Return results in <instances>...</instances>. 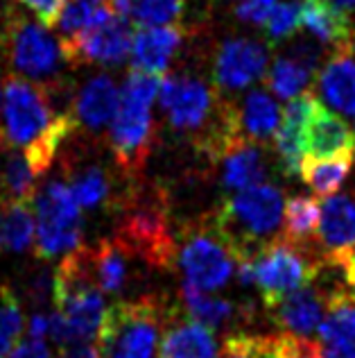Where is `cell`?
Returning <instances> with one entry per match:
<instances>
[{"label": "cell", "instance_id": "1", "mask_svg": "<svg viewBox=\"0 0 355 358\" xmlns=\"http://www.w3.org/2000/svg\"><path fill=\"white\" fill-rule=\"evenodd\" d=\"M0 62L14 75L41 87L54 89L66 82L61 69L68 62L61 41L45 25L27 18L16 5H5L0 14Z\"/></svg>", "mask_w": 355, "mask_h": 358}, {"label": "cell", "instance_id": "2", "mask_svg": "<svg viewBox=\"0 0 355 358\" xmlns=\"http://www.w3.org/2000/svg\"><path fill=\"white\" fill-rule=\"evenodd\" d=\"M156 75L141 71H129L120 89V102L114 120L109 127V148L114 152L116 164L127 175L143 171L154 143V118L152 105L158 98Z\"/></svg>", "mask_w": 355, "mask_h": 358}, {"label": "cell", "instance_id": "3", "mask_svg": "<svg viewBox=\"0 0 355 358\" xmlns=\"http://www.w3.org/2000/svg\"><path fill=\"white\" fill-rule=\"evenodd\" d=\"M283 209L285 202L281 191L276 186L258 184L229 197L215 213L213 222L238 259H256L269 238L274 241Z\"/></svg>", "mask_w": 355, "mask_h": 358}, {"label": "cell", "instance_id": "4", "mask_svg": "<svg viewBox=\"0 0 355 358\" xmlns=\"http://www.w3.org/2000/svg\"><path fill=\"white\" fill-rule=\"evenodd\" d=\"M114 238H118L134 259L154 268H170L176 250L167 206L158 188H138L125 197Z\"/></svg>", "mask_w": 355, "mask_h": 358}, {"label": "cell", "instance_id": "5", "mask_svg": "<svg viewBox=\"0 0 355 358\" xmlns=\"http://www.w3.org/2000/svg\"><path fill=\"white\" fill-rule=\"evenodd\" d=\"M163 322L165 317L158 299L118 301L107 308L98 338L102 358H156Z\"/></svg>", "mask_w": 355, "mask_h": 358}, {"label": "cell", "instance_id": "6", "mask_svg": "<svg viewBox=\"0 0 355 358\" xmlns=\"http://www.w3.org/2000/svg\"><path fill=\"white\" fill-rule=\"evenodd\" d=\"M32 211L36 220L34 254L39 261L68 257L82 248V209L63 179H50L36 191Z\"/></svg>", "mask_w": 355, "mask_h": 358}, {"label": "cell", "instance_id": "7", "mask_svg": "<svg viewBox=\"0 0 355 358\" xmlns=\"http://www.w3.org/2000/svg\"><path fill=\"white\" fill-rule=\"evenodd\" d=\"M315 266L317 259L308 257L301 243H292L285 236L269 241L254 259L256 286L267 308L310 284Z\"/></svg>", "mask_w": 355, "mask_h": 358}, {"label": "cell", "instance_id": "8", "mask_svg": "<svg viewBox=\"0 0 355 358\" xmlns=\"http://www.w3.org/2000/svg\"><path fill=\"white\" fill-rule=\"evenodd\" d=\"M236 252L213 224H199L183 234L179 248V266L186 284L199 290H220L236 270Z\"/></svg>", "mask_w": 355, "mask_h": 358}, {"label": "cell", "instance_id": "9", "mask_svg": "<svg viewBox=\"0 0 355 358\" xmlns=\"http://www.w3.org/2000/svg\"><path fill=\"white\" fill-rule=\"evenodd\" d=\"M132 27L125 16L111 14L105 23L91 27L89 32L75 36L70 41H61L63 57L70 66L80 64H102L118 66L132 52Z\"/></svg>", "mask_w": 355, "mask_h": 358}, {"label": "cell", "instance_id": "10", "mask_svg": "<svg viewBox=\"0 0 355 358\" xmlns=\"http://www.w3.org/2000/svg\"><path fill=\"white\" fill-rule=\"evenodd\" d=\"M269 52L254 39H229L220 45L213 78L224 91H238L260 80L267 71Z\"/></svg>", "mask_w": 355, "mask_h": 358}, {"label": "cell", "instance_id": "11", "mask_svg": "<svg viewBox=\"0 0 355 358\" xmlns=\"http://www.w3.org/2000/svg\"><path fill=\"white\" fill-rule=\"evenodd\" d=\"M331 159H355V131L344 118L319 105L305 127L303 162Z\"/></svg>", "mask_w": 355, "mask_h": 358}, {"label": "cell", "instance_id": "12", "mask_svg": "<svg viewBox=\"0 0 355 358\" xmlns=\"http://www.w3.org/2000/svg\"><path fill=\"white\" fill-rule=\"evenodd\" d=\"M319 105L322 102L315 98V93H301L294 100H289L283 109L281 125H278L274 134V148L278 155V164H281V171L287 177L301 173L305 127Z\"/></svg>", "mask_w": 355, "mask_h": 358}, {"label": "cell", "instance_id": "13", "mask_svg": "<svg viewBox=\"0 0 355 358\" xmlns=\"http://www.w3.org/2000/svg\"><path fill=\"white\" fill-rule=\"evenodd\" d=\"M118 102L120 93L109 75L91 78L73 96L70 116L75 127L86 129L91 134H98V131L111 127V120L118 111Z\"/></svg>", "mask_w": 355, "mask_h": 358}, {"label": "cell", "instance_id": "14", "mask_svg": "<svg viewBox=\"0 0 355 358\" xmlns=\"http://www.w3.org/2000/svg\"><path fill=\"white\" fill-rule=\"evenodd\" d=\"M183 43V32L176 25L138 27L132 36V66L147 75H163Z\"/></svg>", "mask_w": 355, "mask_h": 358}, {"label": "cell", "instance_id": "15", "mask_svg": "<svg viewBox=\"0 0 355 358\" xmlns=\"http://www.w3.org/2000/svg\"><path fill=\"white\" fill-rule=\"evenodd\" d=\"M322 52L315 43H296L283 57H276L267 73V84L278 98L294 100L310 84Z\"/></svg>", "mask_w": 355, "mask_h": 358}, {"label": "cell", "instance_id": "16", "mask_svg": "<svg viewBox=\"0 0 355 358\" xmlns=\"http://www.w3.org/2000/svg\"><path fill=\"white\" fill-rule=\"evenodd\" d=\"M317 238L324 254H355V200L351 195H333L322 204Z\"/></svg>", "mask_w": 355, "mask_h": 358}, {"label": "cell", "instance_id": "17", "mask_svg": "<svg viewBox=\"0 0 355 358\" xmlns=\"http://www.w3.org/2000/svg\"><path fill=\"white\" fill-rule=\"evenodd\" d=\"M222 162V184L229 191H245V188L263 184L267 175L265 155L256 143L245 138H236L222 150L218 157Z\"/></svg>", "mask_w": 355, "mask_h": 358}, {"label": "cell", "instance_id": "18", "mask_svg": "<svg viewBox=\"0 0 355 358\" xmlns=\"http://www.w3.org/2000/svg\"><path fill=\"white\" fill-rule=\"evenodd\" d=\"M269 310H272V320L285 334L308 338L319 329L326 315V301L308 284L301 290H296V293L287 295Z\"/></svg>", "mask_w": 355, "mask_h": 358}, {"label": "cell", "instance_id": "19", "mask_svg": "<svg viewBox=\"0 0 355 358\" xmlns=\"http://www.w3.org/2000/svg\"><path fill=\"white\" fill-rule=\"evenodd\" d=\"M301 23L305 30L335 50L353 48V27L349 16L340 14L328 0H301Z\"/></svg>", "mask_w": 355, "mask_h": 358}, {"label": "cell", "instance_id": "20", "mask_svg": "<svg viewBox=\"0 0 355 358\" xmlns=\"http://www.w3.org/2000/svg\"><path fill=\"white\" fill-rule=\"evenodd\" d=\"M278 125H281V109L265 91L247 93L242 98V105L236 107L238 134L245 141H251V143L274 136Z\"/></svg>", "mask_w": 355, "mask_h": 358}, {"label": "cell", "instance_id": "21", "mask_svg": "<svg viewBox=\"0 0 355 358\" xmlns=\"http://www.w3.org/2000/svg\"><path fill=\"white\" fill-rule=\"evenodd\" d=\"M319 91L331 107L355 120V59L351 50L335 52L319 73Z\"/></svg>", "mask_w": 355, "mask_h": 358}, {"label": "cell", "instance_id": "22", "mask_svg": "<svg viewBox=\"0 0 355 358\" xmlns=\"http://www.w3.org/2000/svg\"><path fill=\"white\" fill-rule=\"evenodd\" d=\"M91 270L98 288L107 295H118L129 281V259H134L118 238H105L89 248Z\"/></svg>", "mask_w": 355, "mask_h": 358}, {"label": "cell", "instance_id": "23", "mask_svg": "<svg viewBox=\"0 0 355 358\" xmlns=\"http://www.w3.org/2000/svg\"><path fill=\"white\" fill-rule=\"evenodd\" d=\"M39 175L23 150L9 148L0 141V202H30L36 195Z\"/></svg>", "mask_w": 355, "mask_h": 358}, {"label": "cell", "instance_id": "24", "mask_svg": "<svg viewBox=\"0 0 355 358\" xmlns=\"http://www.w3.org/2000/svg\"><path fill=\"white\" fill-rule=\"evenodd\" d=\"M158 358H220V354L211 329L195 320H179L165 331Z\"/></svg>", "mask_w": 355, "mask_h": 358}, {"label": "cell", "instance_id": "25", "mask_svg": "<svg viewBox=\"0 0 355 358\" xmlns=\"http://www.w3.org/2000/svg\"><path fill=\"white\" fill-rule=\"evenodd\" d=\"M66 184L73 191L80 209L96 211L102 209L111 197V179L107 171L98 164H66Z\"/></svg>", "mask_w": 355, "mask_h": 358}, {"label": "cell", "instance_id": "26", "mask_svg": "<svg viewBox=\"0 0 355 358\" xmlns=\"http://www.w3.org/2000/svg\"><path fill=\"white\" fill-rule=\"evenodd\" d=\"M30 202H0V257L21 254L34 243L36 220Z\"/></svg>", "mask_w": 355, "mask_h": 358}, {"label": "cell", "instance_id": "27", "mask_svg": "<svg viewBox=\"0 0 355 358\" xmlns=\"http://www.w3.org/2000/svg\"><path fill=\"white\" fill-rule=\"evenodd\" d=\"M181 299L186 310L192 315L195 322L204 324L211 331H218V329L231 324L233 320L238 317V308L231 304L227 299L220 297H211L204 290L195 288L190 284L181 286Z\"/></svg>", "mask_w": 355, "mask_h": 358}, {"label": "cell", "instance_id": "28", "mask_svg": "<svg viewBox=\"0 0 355 358\" xmlns=\"http://www.w3.org/2000/svg\"><path fill=\"white\" fill-rule=\"evenodd\" d=\"M111 14H116L107 3L98 0H68L57 21L59 39L70 41L75 36L89 32L91 27L105 23Z\"/></svg>", "mask_w": 355, "mask_h": 358}, {"label": "cell", "instance_id": "29", "mask_svg": "<svg viewBox=\"0 0 355 358\" xmlns=\"http://www.w3.org/2000/svg\"><path fill=\"white\" fill-rule=\"evenodd\" d=\"M322 218V204L305 195H294L285 202L283 209V222L285 231L283 236L292 243H303L319 229Z\"/></svg>", "mask_w": 355, "mask_h": 358}, {"label": "cell", "instance_id": "30", "mask_svg": "<svg viewBox=\"0 0 355 358\" xmlns=\"http://www.w3.org/2000/svg\"><path fill=\"white\" fill-rule=\"evenodd\" d=\"M25 320H23V304L18 299L14 286H0V358H9L21 343Z\"/></svg>", "mask_w": 355, "mask_h": 358}, {"label": "cell", "instance_id": "31", "mask_svg": "<svg viewBox=\"0 0 355 358\" xmlns=\"http://www.w3.org/2000/svg\"><path fill=\"white\" fill-rule=\"evenodd\" d=\"M353 168V159H331V162H303L301 177L317 195L331 197L347 182Z\"/></svg>", "mask_w": 355, "mask_h": 358}, {"label": "cell", "instance_id": "32", "mask_svg": "<svg viewBox=\"0 0 355 358\" xmlns=\"http://www.w3.org/2000/svg\"><path fill=\"white\" fill-rule=\"evenodd\" d=\"M319 336L328 347H355V301H340L326 308Z\"/></svg>", "mask_w": 355, "mask_h": 358}, {"label": "cell", "instance_id": "33", "mask_svg": "<svg viewBox=\"0 0 355 358\" xmlns=\"http://www.w3.org/2000/svg\"><path fill=\"white\" fill-rule=\"evenodd\" d=\"M186 0H132L129 16L138 25H165L181 16Z\"/></svg>", "mask_w": 355, "mask_h": 358}, {"label": "cell", "instance_id": "34", "mask_svg": "<svg viewBox=\"0 0 355 358\" xmlns=\"http://www.w3.org/2000/svg\"><path fill=\"white\" fill-rule=\"evenodd\" d=\"M18 299L27 301L34 310H43L45 301L54 297V275H50L45 268H32L27 275L21 279L18 288L14 286Z\"/></svg>", "mask_w": 355, "mask_h": 358}, {"label": "cell", "instance_id": "35", "mask_svg": "<svg viewBox=\"0 0 355 358\" xmlns=\"http://www.w3.org/2000/svg\"><path fill=\"white\" fill-rule=\"evenodd\" d=\"M224 358H276V336H231L224 343Z\"/></svg>", "mask_w": 355, "mask_h": 358}, {"label": "cell", "instance_id": "36", "mask_svg": "<svg viewBox=\"0 0 355 358\" xmlns=\"http://www.w3.org/2000/svg\"><path fill=\"white\" fill-rule=\"evenodd\" d=\"M299 23H301V0H289V3H281L274 7V12L265 21V27L269 39L283 41L296 32Z\"/></svg>", "mask_w": 355, "mask_h": 358}, {"label": "cell", "instance_id": "37", "mask_svg": "<svg viewBox=\"0 0 355 358\" xmlns=\"http://www.w3.org/2000/svg\"><path fill=\"white\" fill-rule=\"evenodd\" d=\"M278 5V0H238L236 14L240 21L254 23V25H265L269 14L274 12V7Z\"/></svg>", "mask_w": 355, "mask_h": 358}, {"label": "cell", "instance_id": "38", "mask_svg": "<svg viewBox=\"0 0 355 358\" xmlns=\"http://www.w3.org/2000/svg\"><path fill=\"white\" fill-rule=\"evenodd\" d=\"M14 3L30 9V12L36 14V18H39L45 27L57 25L63 7H66V0H14Z\"/></svg>", "mask_w": 355, "mask_h": 358}, {"label": "cell", "instance_id": "39", "mask_svg": "<svg viewBox=\"0 0 355 358\" xmlns=\"http://www.w3.org/2000/svg\"><path fill=\"white\" fill-rule=\"evenodd\" d=\"M9 358H50V350L45 341H36V338H25L16 345V350L9 354Z\"/></svg>", "mask_w": 355, "mask_h": 358}, {"label": "cell", "instance_id": "40", "mask_svg": "<svg viewBox=\"0 0 355 358\" xmlns=\"http://www.w3.org/2000/svg\"><path fill=\"white\" fill-rule=\"evenodd\" d=\"M57 358H102V350L98 341L91 343H73L61 347V352Z\"/></svg>", "mask_w": 355, "mask_h": 358}, {"label": "cell", "instance_id": "41", "mask_svg": "<svg viewBox=\"0 0 355 358\" xmlns=\"http://www.w3.org/2000/svg\"><path fill=\"white\" fill-rule=\"evenodd\" d=\"M50 329V313H43V310H34L30 315V322H27V336L36 338V341H45Z\"/></svg>", "mask_w": 355, "mask_h": 358}, {"label": "cell", "instance_id": "42", "mask_svg": "<svg viewBox=\"0 0 355 358\" xmlns=\"http://www.w3.org/2000/svg\"><path fill=\"white\" fill-rule=\"evenodd\" d=\"M322 358H355V347H328Z\"/></svg>", "mask_w": 355, "mask_h": 358}, {"label": "cell", "instance_id": "43", "mask_svg": "<svg viewBox=\"0 0 355 358\" xmlns=\"http://www.w3.org/2000/svg\"><path fill=\"white\" fill-rule=\"evenodd\" d=\"M328 3L344 16H349V14L355 12V0H328Z\"/></svg>", "mask_w": 355, "mask_h": 358}, {"label": "cell", "instance_id": "44", "mask_svg": "<svg viewBox=\"0 0 355 358\" xmlns=\"http://www.w3.org/2000/svg\"><path fill=\"white\" fill-rule=\"evenodd\" d=\"M3 82H5V78H0V105H3Z\"/></svg>", "mask_w": 355, "mask_h": 358}, {"label": "cell", "instance_id": "45", "mask_svg": "<svg viewBox=\"0 0 355 358\" xmlns=\"http://www.w3.org/2000/svg\"><path fill=\"white\" fill-rule=\"evenodd\" d=\"M98 3H107V0H98Z\"/></svg>", "mask_w": 355, "mask_h": 358}]
</instances>
